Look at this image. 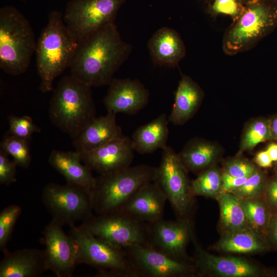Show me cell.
<instances>
[{"instance_id": "1", "label": "cell", "mask_w": 277, "mask_h": 277, "mask_svg": "<svg viewBox=\"0 0 277 277\" xmlns=\"http://www.w3.org/2000/svg\"><path fill=\"white\" fill-rule=\"evenodd\" d=\"M131 50L114 23L109 24L78 43L71 74L91 87L108 85Z\"/></svg>"}, {"instance_id": "2", "label": "cell", "mask_w": 277, "mask_h": 277, "mask_svg": "<svg viewBox=\"0 0 277 277\" xmlns=\"http://www.w3.org/2000/svg\"><path fill=\"white\" fill-rule=\"evenodd\" d=\"M78 44L66 26L62 12L51 11L35 51L40 91L46 93L52 90L55 78L70 67Z\"/></svg>"}, {"instance_id": "3", "label": "cell", "mask_w": 277, "mask_h": 277, "mask_svg": "<svg viewBox=\"0 0 277 277\" xmlns=\"http://www.w3.org/2000/svg\"><path fill=\"white\" fill-rule=\"evenodd\" d=\"M95 115L91 87L71 74L63 76L50 101L52 123L73 139Z\"/></svg>"}, {"instance_id": "4", "label": "cell", "mask_w": 277, "mask_h": 277, "mask_svg": "<svg viewBox=\"0 0 277 277\" xmlns=\"http://www.w3.org/2000/svg\"><path fill=\"white\" fill-rule=\"evenodd\" d=\"M36 42L28 19L15 7L0 9V68L12 75L27 70Z\"/></svg>"}, {"instance_id": "5", "label": "cell", "mask_w": 277, "mask_h": 277, "mask_svg": "<svg viewBox=\"0 0 277 277\" xmlns=\"http://www.w3.org/2000/svg\"><path fill=\"white\" fill-rule=\"evenodd\" d=\"M156 172V167L140 164L100 174L91 190L93 211L101 215L119 211L138 189L154 181Z\"/></svg>"}, {"instance_id": "6", "label": "cell", "mask_w": 277, "mask_h": 277, "mask_svg": "<svg viewBox=\"0 0 277 277\" xmlns=\"http://www.w3.org/2000/svg\"><path fill=\"white\" fill-rule=\"evenodd\" d=\"M277 26V2L254 0L244 6L240 15L227 31L223 49L228 54L248 50Z\"/></svg>"}, {"instance_id": "7", "label": "cell", "mask_w": 277, "mask_h": 277, "mask_svg": "<svg viewBox=\"0 0 277 277\" xmlns=\"http://www.w3.org/2000/svg\"><path fill=\"white\" fill-rule=\"evenodd\" d=\"M69 234L76 244L77 264L95 268V276L136 277L124 248L98 239L82 225L71 226Z\"/></svg>"}, {"instance_id": "8", "label": "cell", "mask_w": 277, "mask_h": 277, "mask_svg": "<svg viewBox=\"0 0 277 277\" xmlns=\"http://www.w3.org/2000/svg\"><path fill=\"white\" fill-rule=\"evenodd\" d=\"M187 170L179 154L168 146L162 149L155 181L165 194L178 219L189 220L194 204Z\"/></svg>"}, {"instance_id": "9", "label": "cell", "mask_w": 277, "mask_h": 277, "mask_svg": "<svg viewBox=\"0 0 277 277\" xmlns=\"http://www.w3.org/2000/svg\"><path fill=\"white\" fill-rule=\"evenodd\" d=\"M42 199L52 220L62 226L71 227L93 214L91 191L77 186L48 184L43 189Z\"/></svg>"}, {"instance_id": "10", "label": "cell", "mask_w": 277, "mask_h": 277, "mask_svg": "<svg viewBox=\"0 0 277 277\" xmlns=\"http://www.w3.org/2000/svg\"><path fill=\"white\" fill-rule=\"evenodd\" d=\"M127 0H71L63 15L64 23L78 43L114 23Z\"/></svg>"}, {"instance_id": "11", "label": "cell", "mask_w": 277, "mask_h": 277, "mask_svg": "<svg viewBox=\"0 0 277 277\" xmlns=\"http://www.w3.org/2000/svg\"><path fill=\"white\" fill-rule=\"evenodd\" d=\"M81 225L98 239L119 247L149 245L147 223L121 211L93 214Z\"/></svg>"}, {"instance_id": "12", "label": "cell", "mask_w": 277, "mask_h": 277, "mask_svg": "<svg viewBox=\"0 0 277 277\" xmlns=\"http://www.w3.org/2000/svg\"><path fill=\"white\" fill-rule=\"evenodd\" d=\"M42 243L48 270L57 277H72L76 266V246L62 226L52 220L43 231Z\"/></svg>"}, {"instance_id": "13", "label": "cell", "mask_w": 277, "mask_h": 277, "mask_svg": "<svg viewBox=\"0 0 277 277\" xmlns=\"http://www.w3.org/2000/svg\"><path fill=\"white\" fill-rule=\"evenodd\" d=\"M136 277H175L188 275L192 267L173 259L150 245H136L125 248Z\"/></svg>"}, {"instance_id": "14", "label": "cell", "mask_w": 277, "mask_h": 277, "mask_svg": "<svg viewBox=\"0 0 277 277\" xmlns=\"http://www.w3.org/2000/svg\"><path fill=\"white\" fill-rule=\"evenodd\" d=\"M147 223L149 245L173 259L183 262L181 258L191 237L189 220L174 221L162 218Z\"/></svg>"}, {"instance_id": "15", "label": "cell", "mask_w": 277, "mask_h": 277, "mask_svg": "<svg viewBox=\"0 0 277 277\" xmlns=\"http://www.w3.org/2000/svg\"><path fill=\"white\" fill-rule=\"evenodd\" d=\"M134 151L131 139L123 135L93 150L79 152L88 168L105 174L130 166Z\"/></svg>"}, {"instance_id": "16", "label": "cell", "mask_w": 277, "mask_h": 277, "mask_svg": "<svg viewBox=\"0 0 277 277\" xmlns=\"http://www.w3.org/2000/svg\"><path fill=\"white\" fill-rule=\"evenodd\" d=\"M104 100L107 112L135 114L147 105L150 93L138 80L113 78Z\"/></svg>"}, {"instance_id": "17", "label": "cell", "mask_w": 277, "mask_h": 277, "mask_svg": "<svg viewBox=\"0 0 277 277\" xmlns=\"http://www.w3.org/2000/svg\"><path fill=\"white\" fill-rule=\"evenodd\" d=\"M167 199L155 182L147 183L138 189L119 211L145 222L163 218Z\"/></svg>"}, {"instance_id": "18", "label": "cell", "mask_w": 277, "mask_h": 277, "mask_svg": "<svg viewBox=\"0 0 277 277\" xmlns=\"http://www.w3.org/2000/svg\"><path fill=\"white\" fill-rule=\"evenodd\" d=\"M4 254L0 277H38L48 270L44 249L23 248Z\"/></svg>"}, {"instance_id": "19", "label": "cell", "mask_w": 277, "mask_h": 277, "mask_svg": "<svg viewBox=\"0 0 277 277\" xmlns=\"http://www.w3.org/2000/svg\"><path fill=\"white\" fill-rule=\"evenodd\" d=\"M116 115L107 112L104 116L93 118L72 139L75 150L82 152L93 150L123 135L116 124Z\"/></svg>"}, {"instance_id": "20", "label": "cell", "mask_w": 277, "mask_h": 277, "mask_svg": "<svg viewBox=\"0 0 277 277\" xmlns=\"http://www.w3.org/2000/svg\"><path fill=\"white\" fill-rule=\"evenodd\" d=\"M196 250V262L203 272H213L224 277L257 276L261 273L258 266L242 258L213 255L198 246Z\"/></svg>"}, {"instance_id": "21", "label": "cell", "mask_w": 277, "mask_h": 277, "mask_svg": "<svg viewBox=\"0 0 277 277\" xmlns=\"http://www.w3.org/2000/svg\"><path fill=\"white\" fill-rule=\"evenodd\" d=\"M48 162L65 177L67 184L90 191L93 188L96 177L82 162L79 152L54 150L50 153Z\"/></svg>"}, {"instance_id": "22", "label": "cell", "mask_w": 277, "mask_h": 277, "mask_svg": "<svg viewBox=\"0 0 277 277\" xmlns=\"http://www.w3.org/2000/svg\"><path fill=\"white\" fill-rule=\"evenodd\" d=\"M148 48L154 63L166 67H175L186 54L180 35L167 27L160 28L153 34L148 43Z\"/></svg>"}, {"instance_id": "23", "label": "cell", "mask_w": 277, "mask_h": 277, "mask_svg": "<svg viewBox=\"0 0 277 277\" xmlns=\"http://www.w3.org/2000/svg\"><path fill=\"white\" fill-rule=\"evenodd\" d=\"M203 97L198 85L189 76L183 75L175 91L174 104L168 117L169 122L174 125L184 124L194 114Z\"/></svg>"}, {"instance_id": "24", "label": "cell", "mask_w": 277, "mask_h": 277, "mask_svg": "<svg viewBox=\"0 0 277 277\" xmlns=\"http://www.w3.org/2000/svg\"><path fill=\"white\" fill-rule=\"evenodd\" d=\"M168 122L166 114L163 113L138 127L131 138L134 150L145 154L163 149L167 146L169 136Z\"/></svg>"}, {"instance_id": "25", "label": "cell", "mask_w": 277, "mask_h": 277, "mask_svg": "<svg viewBox=\"0 0 277 277\" xmlns=\"http://www.w3.org/2000/svg\"><path fill=\"white\" fill-rule=\"evenodd\" d=\"M255 228H250L233 232H225L217 246L224 252L248 253L262 251L265 243Z\"/></svg>"}, {"instance_id": "26", "label": "cell", "mask_w": 277, "mask_h": 277, "mask_svg": "<svg viewBox=\"0 0 277 277\" xmlns=\"http://www.w3.org/2000/svg\"><path fill=\"white\" fill-rule=\"evenodd\" d=\"M215 197L220 207L221 224L226 232L254 228L245 215L239 197L229 192L219 193Z\"/></svg>"}, {"instance_id": "27", "label": "cell", "mask_w": 277, "mask_h": 277, "mask_svg": "<svg viewBox=\"0 0 277 277\" xmlns=\"http://www.w3.org/2000/svg\"><path fill=\"white\" fill-rule=\"evenodd\" d=\"M217 154L216 147L211 143L194 139L188 142L178 154L187 170L195 172L210 165Z\"/></svg>"}, {"instance_id": "28", "label": "cell", "mask_w": 277, "mask_h": 277, "mask_svg": "<svg viewBox=\"0 0 277 277\" xmlns=\"http://www.w3.org/2000/svg\"><path fill=\"white\" fill-rule=\"evenodd\" d=\"M29 140L10 134H5L0 143V150L13 157L17 166L27 168L31 162Z\"/></svg>"}, {"instance_id": "29", "label": "cell", "mask_w": 277, "mask_h": 277, "mask_svg": "<svg viewBox=\"0 0 277 277\" xmlns=\"http://www.w3.org/2000/svg\"><path fill=\"white\" fill-rule=\"evenodd\" d=\"M221 175L215 168H210L200 173L191 181V190L194 196L216 197L220 192Z\"/></svg>"}, {"instance_id": "30", "label": "cell", "mask_w": 277, "mask_h": 277, "mask_svg": "<svg viewBox=\"0 0 277 277\" xmlns=\"http://www.w3.org/2000/svg\"><path fill=\"white\" fill-rule=\"evenodd\" d=\"M272 137L270 123L265 120L252 122L244 131L241 142V152L251 150L260 143Z\"/></svg>"}, {"instance_id": "31", "label": "cell", "mask_w": 277, "mask_h": 277, "mask_svg": "<svg viewBox=\"0 0 277 277\" xmlns=\"http://www.w3.org/2000/svg\"><path fill=\"white\" fill-rule=\"evenodd\" d=\"M240 199L245 215L253 227L266 229L270 216L266 204L258 198Z\"/></svg>"}, {"instance_id": "32", "label": "cell", "mask_w": 277, "mask_h": 277, "mask_svg": "<svg viewBox=\"0 0 277 277\" xmlns=\"http://www.w3.org/2000/svg\"><path fill=\"white\" fill-rule=\"evenodd\" d=\"M21 212V207L17 205H9L0 212V250L3 253L8 250L7 244Z\"/></svg>"}, {"instance_id": "33", "label": "cell", "mask_w": 277, "mask_h": 277, "mask_svg": "<svg viewBox=\"0 0 277 277\" xmlns=\"http://www.w3.org/2000/svg\"><path fill=\"white\" fill-rule=\"evenodd\" d=\"M265 185L264 174L257 170L242 185L229 193L242 199L258 198L263 192Z\"/></svg>"}, {"instance_id": "34", "label": "cell", "mask_w": 277, "mask_h": 277, "mask_svg": "<svg viewBox=\"0 0 277 277\" xmlns=\"http://www.w3.org/2000/svg\"><path fill=\"white\" fill-rule=\"evenodd\" d=\"M9 132L15 136L30 140L34 133L40 132L41 129L36 125L31 117L27 115L8 117Z\"/></svg>"}, {"instance_id": "35", "label": "cell", "mask_w": 277, "mask_h": 277, "mask_svg": "<svg viewBox=\"0 0 277 277\" xmlns=\"http://www.w3.org/2000/svg\"><path fill=\"white\" fill-rule=\"evenodd\" d=\"M244 8L238 0H213L210 10L215 14H223L237 18Z\"/></svg>"}, {"instance_id": "36", "label": "cell", "mask_w": 277, "mask_h": 277, "mask_svg": "<svg viewBox=\"0 0 277 277\" xmlns=\"http://www.w3.org/2000/svg\"><path fill=\"white\" fill-rule=\"evenodd\" d=\"M16 163L10 160L8 155L0 150V184L9 186L16 181Z\"/></svg>"}, {"instance_id": "37", "label": "cell", "mask_w": 277, "mask_h": 277, "mask_svg": "<svg viewBox=\"0 0 277 277\" xmlns=\"http://www.w3.org/2000/svg\"><path fill=\"white\" fill-rule=\"evenodd\" d=\"M256 170L251 163L245 160L235 159L226 164L225 172L233 176L245 177L250 176Z\"/></svg>"}, {"instance_id": "38", "label": "cell", "mask_w": 277, "mask_h": 277, "mask_svg": "<svg viewBox=\"0 0 277 277\" xmlns=\"http://www.w3.org/2000/svg\"><path fill=\"white\" fill-rule=\"evenodd\" d=\"M248 177L233 176L224 171L221 175V187L220 193L230 192L242 185Z\"/></svg>"}, {"instance_id": "39", "label": "cell", "mask_w": 277, "mask_h": 277, "mask_svg": "<svg viewBox=\"0 0 277 277\" xmlns=\"http://www.w3.org/2000/svg\"><path fill=\"white\" fill-rule=\"evenodd\" d=\"M263 192L269 204L277 210V181L272 180L266 184Z\"/></svg>"}, {"instance_id": "40", "label": "cell", "mask_w": 277, "mask_h": 277, "mask_svg": "<svg viewBox=\"0 0 277 277\" xmlns=\"http://www.w3.org/2000/svg\"><path fill=\"white\" fill-rule=\"evenodd\" d=\"M266 231L272 243L277 247V211L270 215Z\"/></svg>"}, {"instance_id": "41", "label": "cell", "mask_w": 277, "mask_h": 277, "mask_svg": "<svg viewBox=\"0 0 277 277\" xmlns=\"http://www.w3.org/2000/svg\"><path fill=\"white\" fill-rule=\"evenodd\" d=\"M255 160L259 166L264 168L271 166L273 162L266 150L259 152L256 155Z\"/></svg>"}, {"instance_id": "42", "label": "cell", "mask_w": 277, "mask_h": 277, "mask_svg": "<svg viewBox=\"0 0 277 277\" xmlns=\"http://www.w3.org/2000/svg\"><path fill=\"white\" fill-rule=\"evenodd\" d=\"M266 151L272 161H277V144H270Z\"/></svg>"}, {"instance_id": "43", "label": "cell", "mask_w": 277, "mask_h": 277, "mask_svg": "<svg viewBox=\"0 0 277 277\" xmlns=\"http://www.w3.org/2000/svg\"><path fill=\"white\" fill-rule=\"evenodd\" d=\"M272 137L277 139V117L270 123Z\"/></svg>"}, {"instance_id": "44", "label": "cell", "mask_w": 277, "mask_h": 277, "mask_svg": "<svg viewBox=\"0 0 277 277\" xmlns=\"http://www.w3.org/2000/svg\"><path fill=\"white\" fill-rule=\"evenodd\" d=\"M243 5H245L254 0H238Z\"/></svg>"}, {"instance_id": "45", "label": "cell", "mask_w": 277, "mask_h": 277, "mask_svg": "<svg viewBox=\"0 0 277 277\" xmlns=\"http://www.w3.org/2000/svg\"><path fill=\"white\" fill-rule=\"evenodd\" d=\"M276 174H277V167H276Z\"/></svg>"}, {"instance_id": "46", "label": "cell", "mask_w": 277, "mask_h": 277, "mask_svg": "<svg viewBox=\"0 0 277 277\" xmlns=\"http://www.w3.org/2000/svg\"><path fill=\"white\" fill-rule=\"evenodd\" d=\"M274 1H275L277 2V0H274Z\"/></svg>"}]
</instances>
